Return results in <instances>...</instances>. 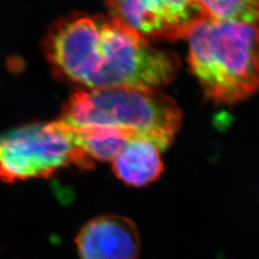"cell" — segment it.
Returning <instances> with one entry per match:
<instances>
[{
	"mask_svg": "<svg viewBox=\"0 0 259 259\" xmlns=\"http://www.w3.org/2000/svg\"><path fill=\"white\" fill-rule=\"evenodd\" d=\"M191 71L213 101L233 104L259 89V23L204 20L188 36Z\"/></svg>",
	"mask_w": 259,
	"mask_h": 259,
	"instance_id": "obj_1",
	"label": "cell"
},
{
	"mask_svg": "<svg viewBox=\"0 0 259 259\" xmlns=\"http://www.w3.org/2000/svg\"><path fill=\"white\" fill-rule=\"evenodd\" d=\"M182 117L177 103L158 91L111 88L73 93L59 120L72 130L95 126L130 130L163 151L175 138Z\"/></svg>",
	"mask_w": 259,
	"mask_h": 259,
	"instance_id": "obj_2",
	"label": "cell"
},
{
	"mask_svg": "<svg viewBox=\"0 0 259 259\" xmlns=\"http://www.w3.org/2000/svg\"><path fill=\"white\" fill-rule=\"evenodd\" d=\"M206 19L218 23H258L259 0L200 1Z\"/></svg>",
	"mask_w": 259,
	"mask_h": 259,
	"instance_id": "obj_8",
	"label": "cell"
},
{
	"mask_svg": "<svg viewBox=\"0 0 259 259\" xmlns=\"http://www.w3.org/2000/svg\"><path fill=\"white\" fill-rule=\"evenodd\" d=\"M159 152L151 140L136 135L112 161V170L126 185H149L160 176L164 168Z\"/></svg>",
	"mask_w": 259,
	"mask_h": 259,
	"instance_id": "obj_6",
	"label": "cell"
},
{
	"mask_svg": "<svg viewBox=\"0 0 259 259\" xmlns=\"http://www.w3.org/2000/svg\"><path fill=\"white\" fill-rule=\"evenodd\" d=\"M106 5L110 16L119 19L147 42L187 37L206 20L200 1H109Z\"/></svg>",
	"mask_w": 259,
	"mask_h": 259,
	"instance_id": "obj_4",
	"label": "cell"
},
{
	"mask_svg": "<svg viewBox=\"0 0 259 259\" xmlns=\"http://www.w3.org/2000/svg\"><path fill=\"white\" fill-rule=\"evenodd\" d=\"M81 259H139L136 224L119 215H102L87 223L76 239Z\"/></svg>",
	"mask_w": 259,
	"mask_h": 259,
	"instance_id": "obj_5",
	"label": "cell"
},
{
	"mask_svg": "<svg viewBox=\"0 0 259 259\" xmlns=\"http://www.w3.org/2000/svg\"><path fill=\"white\" fill-rule=\"evenodd\" d=\"M136 135L130 130L112 127L72 130L75 145L92 160L100 161H113Z\"/></svg>",
	"mask_w": 259,
	"mask_h": 259,
	"instance_id": "obj_7",
	"label": "cell"
},
{
	"mask_svg": "<svg viewBox=\"0 0 259 259\" xmlns=\"http://www.w3.org/2000/svg\"><path fill=\"white\" fill-rule=\"evenodd\" d=\"M93 167L62 121L31 124L0 137V179L6 183L50 176L63 167Z\"/></svg>",
	"mask_w": 259,
	"mask_h": 259,
	"instance_id": "obj_3",
	"label": "cell"
}]
</instances>
